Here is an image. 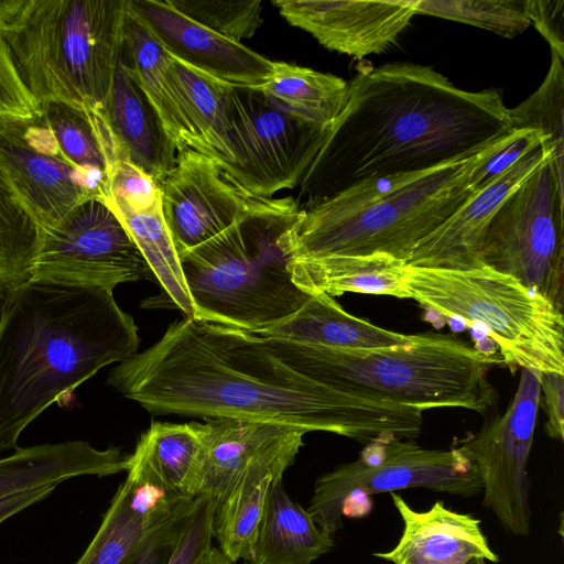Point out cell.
Listing matches in <instances>:
<instances>
[{
	"label": "cell",
	"instance_id": "1",
	"mask_svg": "<svg viewBox=\"0 0 564 564\" xmlns=\"http://www.w3.org/2000/svg\"><path fill=\"white\" fill-rule=\"evenodd\" d=\"M107 384L155 414L237 417L329 432L364 445L420 435L423 411L316 381L252 334L195 317L172 323Z\"/></svg>",
	"mask_w": 564,
	"mask_h": 564
},
{
	"label": "cell",
	"instance_id": "2",
	"mask_svg": "<svg viewBox=\"0 0 564 564\" xmlns=\"http://www.w3.org/2000/svg\"><path fill=\"white\" fill-rule=\"evenodd\" d=\"M514 130L495 89L467 91L432 67L359 72L347 105L304 176L307 208L362 182L471 156Z\"/></svg>",
	"mask_w": 564,
	"mask_h": 564
},
{
	"label": "cell",
	"instance_id": "3",
	"mask_svg": "<svg viewBox=\"0 0 564 564\" xmlns=\"http://www.w3.org/2000/svg\"><path fill=\"white\" fill-rule=\"evenodd\" d=\"M138 326L113 292L29 280L0 295V453L100 369L137 354Z\"/></svg>",
	"mask_w": 564,
	"mask_h": 564
},
{
	"label": "cell",
	"instance_id": "4",
	"mask_svg": "<svg viewBox=\"0 0 564 564\" xmlns=\"http://www.w3.org/2000/svg\"><path fill=\"white\" fill-rule=\"evenodd\" d=\"M431 170L373 178L301 209L286 231L295 257L376 252L408 261L475 193L474 171L511 140Z\"/></svg>",
	"mask_w": 564,
	"mask_h": 564
},
{
	"label": "cell",
	"instance_id": "5",
	"mask_svg": "<svg viewBox=\"0 0 564 564\" xmlns=\"http://www.w3.org/2000/svg\"><path fill=\"white\" fill-rule=\"evenodd\" d=\"M262 339L284 364L316 381L422 411L462 408L485 414L497 399L488 375L502 364L500 356L452 335L416 334L402 345L365 349Z\"/></svg>",
	"mask_w": 564,
	"mask_h": 564
},
{
	"label": "cell",
	"instance_id": "6",
	"mask_svg": "<svg viewBox=\"0 0 564 564\" xmlns=\"http://www.w3.org/2000/svg\"><path fill=\"white\" fill-rule=\"evenodd\" d=\"M128 0H24L1 30L41 102L106 115L123 45Z\"/></svg>",
	"mask_w": 564,
	"mask_h": 564
},
{
	"label": "cell",
	"instance_id": "7",
	"mask_svg": "<svg viewBox=\"0 0 564 564\" xmlns=\"http://www.w3.org/2000/svg\"><path fill=\"white\" fill-rule=\"evenodd\" d=\"M299 213L241 219L180 254L193 317L254 335L293 316L311 297L290 269L286 231Z\"/></svg>",
	"mask_w": 564,
	"mask_h": 564
},
{
	"label": "cell",
	"instance_id": "8",
	"mask_svg": "<svg viewBox=\"0 0 564 564\" xmlns=\"http://www.w3.org/2000/svg\"><path fill=\"white\" fill-rule=\"evenodd\" d=\"M410 299L444 317L482 326L502 364L564 373L563 312L511 275L488 267L470 270L408 264Z\"/></svg>",
	"mask_w": 564,
	"mask_h": 564
},
{
	"label": "cell",
	"instance_id": "9",
	"mask_svg": "<svg viewBox=\"0 0 564 564\" xmlns=\"http://www.w3.org/2000/svg\"><path fill=\"white\" fill-rule=\"evenodd\" d=\"M406 488L470 497L481 491V481L475 465L455 446L430 449L384 437L365 445L358 459L318 477L307 511L334 536L344 525L343 517L354 516L357 502Z\"/></svg>",
	"mask_w": 564,
	"mask_h": 564
},
{
	"label": "cell",
	"instance_id": "10",
	"mask_svg": "<svg viewBox=\"0 0 564 564\" xmlns=\"http://www.w3.org/2000/svg\"><path fill=\"white\" fill-rule=\"evenodd\" d=\"M564 186L550 153L503 200L490 219L480 260L513 276L563 312Z\"/></svg>",
	"mask_w": 564,
	"mask_h": 564
},
{
	"label": "cell",
	"instance_id": "11",
	"mask_svg": "<svg viewBox=\"0 0 564 564\" xmlns=\"http://www.w3.org/2000/svg\"><path fill=\"white\" fill-rule=\"evenodd\" d=\"M227 113L231 162L223 171L264 198L301 185L328 131L278 109L257 88L231 87Z\"/></svg>",
	"mask_w": 564,
	"mask_h": 564
},
{
	"label": "cell",
	"instance_id": "12",
	"mask_svg": "<svg viewBox=\"0 0 564 564\" xmlns=\"http://www.w3.org/2000/svg\"><path fill=\"white\" fill-rule=\"evenodd\" d=\"M153 273L126 226L105 200L90 198L43 230L32 280L108 291Z\"/></svg>",
	"mask_w": 564,
	"mask_h": 564
},
{
	"label": "cell",
	"instance_id": "13",
	"mask_svg": "<svg viewBox=\"0 0 564 564\" xmlns=\"http://www.w3.org/2000/svg\"><path fill=\"white\" fill-rule=\"evenodd\" d=\"M541 377L542 372L521 369L506 412L455 446L477 469L484 506L514 535H528L531 528L528 462L540 408Z\"/></svg>",
	"mask_w": 564,
	"mask_h": 564
},
{
	"label": "cell",
	"instance_id": "14",
	"mask_svg": "<svg viewBox=\"0 0 564 564\" xmlns=\"http://www.w3.org/2000/svg\"><path fill=\"white\" fill-rule=\"evenodd\" d=\"M162 213L177 254L254 216L296 215L293 197L264 198L237 184L212 159L195 151L177 152L174 169L159 183Z\"/></svg>",
	"mask_w": 564,
	"mask_h": 564
},
{
	"label": "cell",
	"instance_id": "15",
	"mask_svg": "<svg viewBox=\"0 0 564 564\" xmlns=\"http://www.w3.org/2000/svg\"><path fill=\"white\" fill-rule=\"evenodd\" d=\"M0 159L42 231L87 199L109 202L108 193L62 152L40 112L28 119L0 116Z\"/></svg>",
	"mask_w": 564,
	"mask_h": 564
},
{
	"label": "cell",
	"instance_id": "16",
	"mask_svg": "<svg viewBox=\"0 0 564 564\" xmlns=\"http://www.w3.org/2000/svg\"><path fill=\"white\" fill-rule=\"evenodd\" d=\"M126 471L98 531L75 564H129L151 533L189 511L194 500L167 489L142 435Z\"/></svg>",
	"mask_w": 564,
	"mask_h": 564
},
{
	"label": "cell",
	"instance_id": "17",
	"mask_svg": "<svg viewBox=\"0 0 564 564\" xmlns=\"http://www.w3.org/2000/svg\"><path fill=\"white\" fill-rule=\"evenodd\" d=\"M292 25L313 35L324 47L362 58L395 43L415 13V0H275Z\"/></svg>",
	"mask_w": 564,
	"mask_h": 564
},
{
	"label": "cell",
	"instance_id": "18",
	"mask_svg": "<svg viewBox=\"0 0 564 564\" xmlns=\"http://www.w3.org/2000/svg\"><path fill=\"white\" fill-rule=\"evenodd\" d=\"M169 54L232 87H260L273 61L183 14L169 0H129Z\"/></svg>",
	"mask_w": 564,
	"mask_h": 564
},
{
	"label": "cell",
	"instance_id": "19",
	"mask_svg": "<svg viewBox=\"0 0 564 564\" xmlns=\"http://www.w3.org/2000/svg\"><path fill=\"white\" fill-rule=\"evenodd\" d=\"M232 86L171 58L162 82V122L177 149L231 162L228 99Z\"/></svg>",
	"mask_w": 564,
	"mask_h": 564
},
{
	"label": "cell",
	"instance_id": "20",
	"mask_svg": "<svg viewBox=\"0 0 564 564\" xmlns=\"http://www.w3.org/2000/svg\"><path fill=\"white\" fill-rule=\"evenodd\" d=\"M547 153L542 144L534 148L485 188L476 192L446 221L414 247L406 263L444 270L484 268L480 246L490 219Z\"/></svg>",
	"mask_w": 564,
	"mask_h": 564
},
{
	"label": "cell",
	"instance_id": "21",
	"mask_svg": "<svg viewBox=\"0 0 564 564\" xmlns=\"http://www.w3.org/2000/svg\"><path fill=\"white\" fill-rule=\"evenodd\" d=\"M305 434L297 430L253 459L218 500L213 538L234 563L251 555L272 491L295 462Z\"/></svg>",
	"mask_w": 564,
	"mask_h": 564
},
{
	"label": "cell",
	"instance_id": "22",
	"mask_svg": "<svg viewBox=\"0 0 564 564\" xmlns=\"http://www.w3.org/2000/svg\"><path fill=\"white\" fill-rule=\"evenodd\" d=\"M390 496L403 522L402 534L392 550L373 556L392 564H465L471 557L499 562L480 520L471 514L448 509L441 500L419 511L395 491Z\"/></svg>",
	"mask_w": 564,
	"mask_h": 564
},
{
	"label": "cell",
	"instance_id": "23",
	"mask_svg": "<svg viewBox=\"0 0 564 564\" xmlns=\"http://www.w3.org/2000/svg\"><path fill=\"white\" fill-rule=\"evenodd\" d=\"M106 115L119 159H126L159 183L174 169L177 149L126 61L120 56Z\"/></svg>",
	"mask_w": 564,
	"mask_h": 564
},
{
	"label": "cell",
	"instance_id": "24",
	"mask_svg": "<svg viewBox=\"0 0 564 564\" xmlns=\"http://www.w3.org/2000/svg\"><path fill=\"white\" fill-rule=\"evenodd\" d=\"M130 455L119 447L98 449L86 441L40 444L0 458V500L80 476L126 471Z\"/></svg>",
	"mask_w": 564,
	"mask_h": 564
},
{
	"label": "cell",
	"instance_id": "25",
	"mask_svg": "<svg viewBox=\"0 0 564 564\" xmlns=\"http://www.w3.org/2000/svg\"><path fill=\"white\" fill-rule=\"evenodd\" d=\"M293 282L308 294L344 293L410 299L408 263L390 254H322L295 257L290 264Z\"/></svg>",
	"mask_w": 564,
	"mask_h": 564
},
{
	"label": "cell",
	"instance_id": "26",
	"mask_svg": "<svg viewBox=\"0 0 564 564\" xmlns=\"http://www.w3.org/2000/svg\"><path fill=\"white\" fill-rule=\"evenodd\" d=\"M196 425L204 451L202 494L217 501L253 459L301 430L237 417L206 419Z\"/></svg>",
	"mask_w": 564,
	"mask_h": 564
},
{
	"label": "cell",
	"instance_id": "27",
	"mask_svg": "<svg viewBox=\"0 0 564 564\" xmlns=\"http://www.w3.org/2000/svg\"><path fill=\"white\" fill-rule=\"evenodd\" d=\"M254 336L341 349L390 347L409 343L415 337L356 317L347 313L334 297L323 293L311 294L289 319Z\"/></svg>",
	"mask_w": 564,
	"mask_h": 564
},
{
	"label": "cell",
	"instance_id": "28",
	"mask_svg": "<svg viewBox=\"0 0 564 564\" xmlns=\"http://www.w3.org/2000/svg\"><path fill=\"white\" fill-rule=\"evenodd\" d=\"M335 546L307 510L279 482L270 497L251 555L245 564H313Z\"/></svg>",
	"mask_w": 564,
	"mask_h": 564
},
{
	"label": "cell",
	"instance_id": "29",
	"mask_svg": "<svg viewBox=\"0 0 564 564\" xmlns=\"http://www.w3.org/2000/svg\"><path fill=\"white\" fill-rule=\"evenodd\" d=\"M257 89L278 109L325 130L348 101V83L343 78L284 62H273Z\"/></svg>",
	"mask_w": 564,
	"mask_h": 564
},
{
	"label": "cell",
	"instance_id": "30",
	"mask_svg": "<svg viewBox=\"0 0 564 564\" xmlns=\"http://www.w3.org/2000/svg\"><path fill=\"white\" fill-rule=\"evenodd\" d=\"M42 228L0 159V295L31 280Z\"/></svg>",
	"mask_w": 564,
	"mask_h": 564
},
{
	"label": "cell",
	"instance_id": "31",
	"mask_svg": "<svg viewBox=\"0 0 564 564\" xmlns=\"http://www.w3.org/2000/svg\"><path fill=\"white\" fill-rule=\"evenodd\" d=\"M151 462L167 489L194 500L203 490V442L196 423L153 422L142 434Z\"/></svg>",
	"mask_w": 564,
	"mask_h": 564
},
{
	"label": "cell",
	"instance_id": "32",
	"mask_svg": "<svg viewBox=\"0 0 564 564\" xmlns=\"http://www.w3.org/2000/svg\"><path fill=\"white\" fill-rule=\"evenodd\" d=\"M116 213L145 258L169 301L181 310L184 317H193V304L178 254L163 217L162 204L144 213Z\"/></svg>",
	"mask_w": 564,
	"mask_h": 564
},
{
	"label": "cell",
	"instance_id": "33",
	"mask_svg": "<svg viewBox=\"0 0 564 564\" xmlns=\"http://www.w3.org/2000/svg\"><path fill=\"white\" fill-rule=\"evenodd\" d=\"M552 52V51H551ZM564 57L551 54L547 74L540 87L525 100L509 109L513 130H532L542 139L554 171L563 181L564 169Z\"/></svg>",
	"mask_w": 564,
	"mask_h": 564
},
{
	"label": "cell",
	"instance_id": "34",
	"mask_svg": "<svg viewBox=\"0 0 564 564\" xmlns=\"http://www.w3.org/2000/svg\"><path fill=\"white\" fill-rule=\"evenodd\" d=\"M415 13L471 24L505 37H514L531 25L524 0H415Z\"/></svg>",
	"mask_w": 564,
	"mask_h": 564
},
{
	"label": "cell",
	"instance_id": "35",
	"mask_svg": "<svg viewBox=\"0 0 564 564\" xmlns=\"http://www.w3.org/2000/svg\"><path fill=\"white\" fill-rule=\"evenodd\" d=\"M121 56L162 120V82L172 56L130 9L129 0Z\"/></svg>",
	"mask_w": 564,
	"mask_h": 564
},
{
	"label": "cell",
	"instance_id": "36",
	"mask_svg": "<svg viewBox=\"0 0 564 564\" xmlns=\"http://www.w3.org/2000/svg\"><path fill=\"white\" fill-rule=\"evenodd\" d=\"M169 2L194 21L239 43L250 39L262 23L260 0H169Z\"/></svg>",
	"mask_w": 564,
	"mask_h": 564
},
{
	"label": "cell",
	"instance_id": "37",
	"mask_svg": "<svg viewBox=\"0 0 564 564\" xmlns=\"http://www.w3.org/2000/svg\"><path fill=\"white\" fill-rule=\"evenodd\" d=\"M108 187V204L116 212L144 213L162 204L159 182L126 159L111 167Z\"/></svg>",
	"mask_w": 564,
	"mask_h": 564
},
{
	"label": "cell",
	"instance_id": "38",
	"mask_svg": "<svg viewBox=\"0 0 564 564\" xmlns=\"http://www.w3.org/2000/svg\"><path fill=\"white\" fill-rule=\"evenodd\" d=\"M217 499L200 494L194 499L167 564H196L212 546L213 522Z\"/></svg>",
	"mask_w": 564,
	"mask_h": 564
},
{
	"label": "cell",
	"instance_id": "39",
	"mask_svg": "<svg viewBox=\"0 0 564 564\" xmlns=\"http://www.w3.org/2000/svg\"><path fill=\"white\" fill-rule=\"evenodd\" d=\"M40 112V102L22 79L0 28V116L28 119Z\"/></svg>",
	"mask_w": 564,
	"mask_h": 564
},
{
	"label": "cell",
	"instance_id": "40",
	"mask_svg": "<svg viewBox=\"0 0 564 564\" xmlns=\"http://www.w3.org/2000/svg\"><path fill=\"white\" fill-rule=\"evenodd\" d=\"M525 11L551 51L564 57V0H524Z\"/></svg>",
	"mask_w": 564,
	"mask_h": 564
},
{
	"label": "cell",
	"instance_id": "41",
	"mask_svg": "<svg viewBox=\"0 0 564 564\" xmlns=\"http://www.w3.org/2000/svg\"><path fill=\"white\" fill-rule=\"evenodd\" d=\"M187 513L171 520L151 533L129 564H167Z\"/></svg>",
	"mask_w": 564,
	"mask_h": 564
},
{
	"label": "cell",
	"instance_id": "42",
	"mask_svg": "<svg viewBox=\"0 0 564 564\" xmlns=\"http://www.w3.org/2000/svg\"><path fill=\"white\" fill-rule=\"evenodd\" d=\"M540 390V405L546 415L545 433L549 437L562 442L564 438V373H542Z\"/></svg>",
	"mask_w": 564,
	"mask_h": 564
},
{
	"label": "cell",
	"instance_id": "43",
	"mask_svg": "<svg viewBox=\"0 0 564 564\" xmlns=\"http://www.w3.org/2000/svg\"><path fill=\"white\" fill-rule=\"evenodd\" d=\"M57 486L15 494L0 500V524L28 507L37 503L53 494Z\"/></svg>",
	"mask_w": 564,
	"mask_h": 564
},
{
	"label": "cell",
	"instance_id": "44",
	"mask_svg": "<svg viewBox=\"0 0 564 564\" xmlns=\"http://www.w3.org/2000/svg\"><path fill=\"white\" fill-rule=\"evenodd\" d=\"M24 0H0V28L2 29L22 7Z\"/></svg>",
	"mask_w": 564,
	"mask_h": 564
},
{
	"label": "cell",
	"instance_id": "45",
	"mask_svg": "<svg viewBox=\"0 0 564 564\" xmlns=\"http://www.w3.org/2000/svg\"><path fill=\"white\" fill-rule=\"evenodd\" d=\"M196 564H234L219 549L210 546Z\"/></svg>",
	"mask_w": 564,
	"mask_h": 564
},
{
	"label": "cell",
	"instance_id": "46",
	"mask_svg": "<svg viewBox=\"0 0 564 564\" xmlns=\"http://www.w3.org/2000/svg\"><path fill=\"white\" fill-rule=\"evenodd\" d=\"M465 564H486V560L484 557H471Z\"/></svg>",
	"mask_w": 564,
	"mask_h": 564
}]
</instances>
